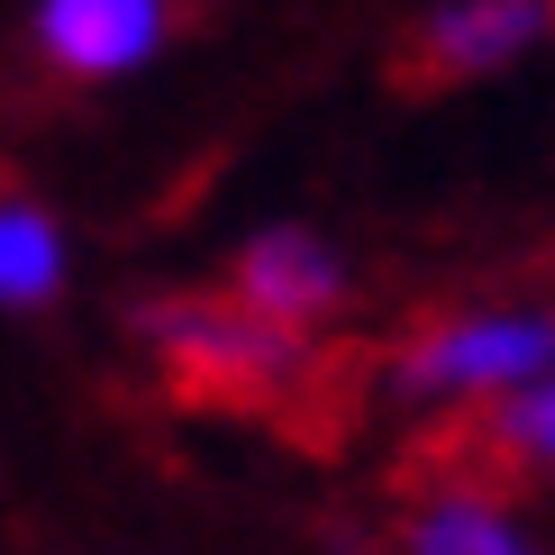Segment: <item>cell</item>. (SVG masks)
Returning <instances> with one entry per match:
<instances>
[{
	"label": "cell",
	"mask_w": 555,
	"mask_h": 555,
	"mask_svg": "<svg viewBox=\"0 0 555 555\" xmlns=\"http://www.w3.org/2000/svg\"><path fill=\"white\" fill-rule=\"evenodd\" d=\"M410 555H538L501 511H420Z\"/></svg>",
	"instance_id": "7"
},
{
	"label": "cell",
	"mask_w": 555,
	"mask_h": 555,
	"mask_svg": "<svg viewBox=\"0 0 555 555\" xmlns=\"http://www.w3.org/2000/svg\"><path fill=\"white\" fill-rule=\"evenodd\" d=\"M146 346L165 356V383L173 401H201V410H246V420H273L300 437V401H328L337 420H356V356H319L310 337L256 319L237 292H155L137 310Z\"/></svg>",
	"instance_id": "1"
},
{
	"label": "cell",
	"mask_w": 555,
	"mask_h": 555,
	"mask_svg": "<svg viewBox=\"0 0 555 555\" xmlns=\"http://www.w3.org/2000/svg\"><path fill=\"white\" fill-rule=\"evenodd\" d=\"M555 364V319L538 310H455L428 319L401 356V391H511Z\"/></svg>",
	"instance_id": "2"
},
{
	"label": "cell",
	"mask_w": 555,
	"mask_h": 555,
	"mask_svg": "<svg viewBox=\"0 0 555 555\" xmlns=\"http://www.w3.org/2000/svg\"><path fill=\"white\" fill-rule=\"evenodd\" d=\"M55 283H64V237H55V219H46L28 192L0 182V300H10V310H37Z\"/></svg>",
	"instance_id": "6"
},
{
	"label": "cell",
	"mask_w": 555,
	"mask_h": 555,
	"mask_svg": "<svg viewBox=\"0 0 555 555\" xmlns=\"http://www.w3.org/2000/svg\"><path fill=\"white\" fill-rule=\"evenodd\" d=\"M237 300L256 319H273V328L310 337L319 319L346 300V273H337V256L310 237V228H264V237L237 256Z\"/></svg>",
	"instance_id": "4"
},
{
	"label": "cell",
	"mask_w": 555,
	"mask_h": 555,
	"mask_svg": "<svg viewBox=\"0 0 555 555\" xmlns=\"http://www.w3.org/2000/svg\"><path fill=\"white\" fill-rule=\"evenodd\" d=\"M492 420H501V437L519 447V465H528V474L555 465V383H546V391H519V401H501Z\"/></svg>",
	"instance_id": "8"
},
{
	"label": "cell",
	"mask_w": 555,
	"mask_h": 555,
	"mask_svg": "<svg viewBox=\"0 0 555 555\" xmlns=\"http://www.w3.org/2000/svg\"><path fill=\"white\" fill-rule=\"evenodd\" d=\"M165 28L173 18L155 0H55V10H37V37L64 74H128L137 55L165 46Z\"/></svg>",
	"instance_id": "5"
},
{
	"label": "cell",
	"mask_w": 555,
	"mask_h": 555,
	"mask_svg": "<svg viewBox=\"0 0 555 555\" xmlns=\"http://www.w3.org/2000/svg\"><path fill=\"white\" fill-rule=\"evenodd\" d=\"M555 10H528V0H501V10H437L420 28L401 37V55H391V82L401 91H455L474 74H492V64H511L528 37H546Z\"/></svg>",
	"instance_id": "3"
}]
</instances>
